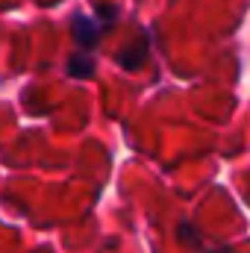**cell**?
<instances>
[{
	"label": "cell",
	"mask_w": 250,
	"mask_h": 253,
	"mask_svg": "<svg viewBox=\"0 0 250 253\" xmlns=\"http://www.w3.org/2000/svg\"><path fill=\"white\" fill-rule=\"evenodd\" d=\"M118 15L115 6H100L97 15H74L71 21V33H74V42L80 44V50H94L100 36L112 27V18Z\"/></svg>",
	"instance_id": "obj_1"
},
{
	"label": "cell",
	"mask_w": 250,
	"mask_h": 253,
	"mask_svg": "<svg viewBox=\"0 0 250 253\" xmlns=\"http://www.w3.org/2000/svg\"><path fill=\"white\" fill-rule=\"evenodd\" d=\"M144 59H147V36H141L135 44H129L126 50H121V53H118V62L124 65L126 71H135V68L144 62Z\"/></svg>",
	"instance_id": "obj_2"
},
{
	"label": "cell",
	"mask_w": 250,
	"mask_h": 253,
	"mask_svg": "<svg viewBox=\"0 0 250 253\" xmlns=\"http://www.w3.org/2000/svg\"><path fill=\"white\" fill-rule=\"evenodd\" d=\"M91 71H94V59H91V56H85V50H80V53H74V56L68 59V74H71V77H77V80L91 77Z\"/></svg>",
	"instance_id": "obj_3"
},
{
	"label": "cell",
	"mask_w": 250,
	"mask_h": 253,
	"mask_svg": "<svg viewBox=\"0 0 250 253\" xmlns=\"http://www.w3.org/2000/svg\"><path fill=\"white\" fill-rule=\"evenodd\" d=\"M221 253H233V251H221Z\"/></svg>",
	"instance_id": "obj_4"
}]
</instances>
